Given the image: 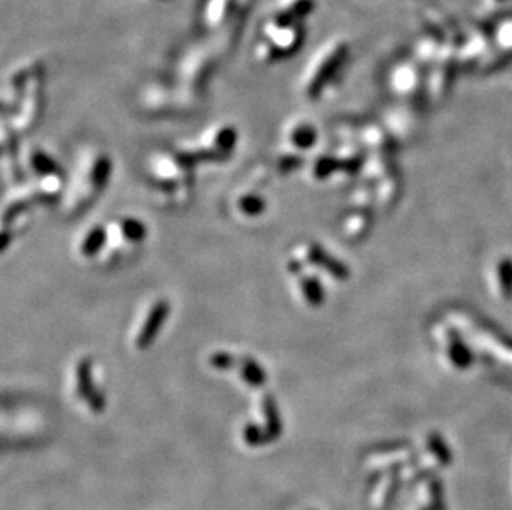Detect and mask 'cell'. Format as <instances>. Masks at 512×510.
<instances>
[{
    "label": "cell",
    "mask_w": 512,
    "mask_h": 510,
    "mask_svg": "<svg viewBox=\"0 0 512 510\" xmlns=\"http://www.w3.org/2000/svg\"><path fill=\"white\" fill-rule=\"evenodd\" d=\"M312 139H314V133L307 125L297 126L296 130L292 131V141L296 146L305 147L310 141H312Z\"/></svg>",
    "instance_id": "obj_7"
},
{
    "label": "cell",
    "mask_w": 512,
    "mask_h": 510,
    "mask_svg": "<svg viewBox=\"0 0 512 510\" xmlns=\"http://www.w3.org/2000/svg\"><path fill=\"white\" fill-rule=\"evenodd\" d=\"M234 0H209L206 9V22L209 27H216L223 22Z\"/></svg>",
    "instance_id": "obj_5"
},
{
    "label": "cell",
    "mask_w": 512,
    "mask_h": 510,
    "mask_svg": "<svg viewBox=\"0 0 512 510\" xmlns=\"http://www.w3.org/2000/svg\"><path fill=\"white\" fill-rule=\"evenodd\" d=\"M348 45L345 40H331L315 55L309 72L304 76V93L315 96L322 92L327 81L337 73L340 65L347 59Z\"/></svg>",
    "instance_id": "obj_2"
},
{
    "label": "cell",
    "mask_w": 512,
    "mask_h": 510,
    "mask_svg": "<svg viewBox=\"0 0 512 510\" xmlns=\"http://www.w3.org/2000/svg\"><path fill=\"white\" fill-rule=\"evenodd\" d=\"M304 37L305 32L300 22L274 14L262 28V42L257 45L256 53L264 61L280 59L297 52L304 42Z\"/></svg>",
    "instance_id": "obj_1"
},
{
    "label": "cell",
    "mask_w": 512,
    "mask_h": 510,
    "mask_svg": "<svg viewBox=\"0 0 512 510\" xmlns=\"http://www.w3.org/2000/svg\"><path fill=\"white\" fill-rule=\"evenodd\" d=\"M167 310H170V307H167V303L163 302V300H159V302H156L153 307H151V312L148 314V316H146L145 323H143L141 330H139L138 333L136 347L139 348L148 347V345L151 343V340L156 336V332L161 328V325L165 323Z\"/></svg>",
    "instance_id": "obj_3"
},
{
    "label": "cell",
    "mask_w": 512,
    "mask_h": 510,
    "mask_svg": "<svg viewBox=\"0 0 512 510\" xmlns=\"http://www.w3.org/2000/svg\"><path fill=\"white\" fill-rule=\"evenodd\" d=\"M105 241V230L101 227H95L88 232V236L85 237L83 245H81V252L83 254H95Z\"/></svg>",
    "instance_id": "obj_6"
},
{
    "label": "cell",
    "mask_w": 512,
    "mask_h": 510,
    "mask_svg": "<svg viewBox=\"0 0 512 510\" xmlns=\"http://www.w3.org/2000/svg\"><path fill=\"white\" fill-rule=\"evenodd\" d=\"M315 9V0H280L277 6V15L280 17L300 22L309 17Z\"/></svg>",
    "instance_id": "obj_4"
}]
</instances>
